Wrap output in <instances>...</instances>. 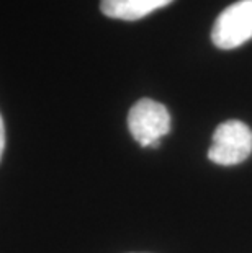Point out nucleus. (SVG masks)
Segmentation results:
<instances>
[{
  "label": "nucleus",
  "mask_w": 252,
  "mask_h": 253,
  "mask_svg": "<svg viewBox=\"0 0 252 253\" xmlns=\"http://www.w3.org/2000/svg\"><path fill=\"white\" fill-rule=\"evenodd\" d=\"M128 127L133 139L143 147H157L162 136L170 131V115L162 103L143 98L131 106Z\"/></svg>",
  "instance_id": "nucleus-1"
},
{
  "label": "nucleus",
  "mask_w": 252,
  "mask_h": 253,
  "mask_svg": "<svg viewBox=\"0 0 252 253\" xmlns=\"http://www.w3.org/2000/svg\"><path fill=\"white\" fill-rule=\"evenodd\" d=\"M252 154V131L243 121L221 123L213 134L208 159L218 165H238Z\"/></svg>",
  "instance_id": "nucleus-2"
},
{
  "label": "nucleus",
  "mask_w": 252,
  "mask_h": 253,
  "mask_svg": "<svg viewBox=\"0 0 252 253\" xmlns=\"http://www.w3.org/2000/svg\"><path fill=\"white\" fill-rule=\"evenodd\" d=\"M252 38V0H239L219 13L211 41L219 49H234Z\"/></svg>",
  "instance_id": "nucleus-3"
},
{
  "label": "nucleus",
  "mask_w": 252,
  "mask_h": 253,
  "mask_svg": "<svg viewBox=\"0 0 252 253\" xmlns=\"http://www.w3.org/2000/svg\"><path fill=\"white\" fill-rule=\"evenodd\" d=\"M172 2L174 0H101L100 10L108 18L135 21Z\"/></svg>",
  "instance_id": "nucleus-4"
},
{
  "label": "nucleus",
  "mask_w": 252,
  "mask_h": 253,
  "mask_svg": "<svg viewBox=\"0 0 252 253\" xmlns=\"http://www.w3.org/2000/svg\"><path fill=\"white\" fill-rule=\"evenodd\" d=\"M3 149H5V126H3L2 115H0V159L3 155Z\"/></svg>",
  "instance_id": "nucleus-5"
}]
</instances>
